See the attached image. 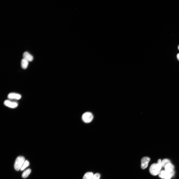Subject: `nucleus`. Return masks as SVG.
I'll return each instance as SVG.
<instances>
[{
	"instance_id": "nucleus-1",
	"label": "nucleus",
	"mask_w": 179,
	"mask_h": 179,
	"mask_svg": "<svg viewBox=\"0 0 179 179\" xmlns=\"http://www.w3.org/2000/svg\"><path fill=\"white\" fill-rule=\"evenodd\" d=\"M162 166L158 163H154L152 164L150 167L149 171L150 173L153 175L156 176L158 175Z\"/></svg>"
},
{
	"instance_id": "nucleus-2",
	"label": "nucleus",
	"mask_w": 179,
	"mask_h": 179,
	"mask_svg": "<svg viewBox=\"0 0 179 179\" xmlns=\"http://www.w3.org/2000/svg\"><path fill=\"white\" fill-rule=\"evenodd\" d=\"M25 158L22 156H19L16 159L14 164V168L17 171L20 169L25 161Z\"/></svg>"
},
{
	"instance_id": "nucleus-3",
	"label": "nucleus",
	"mask_w": 179,
	"mask_h": 179,
	"mask_svg": "<svg viewBox=\"0 0 179 179\" xmlns=\"http://www.w3.org/2000/svg\"><path fill=\"white\" fill-rule=\"evenodd\" d=\"M93 116L92 114L89 112H86L84 113L82 116L83 121L87 123L90 122L92 120Z\"/></svg>"
},
{
	"instance_id": "nucleus-4",
	"label": "nucleus",
	"mask_w": 179,
	"mask_h": 179,
	"mask_svg": "<svg viewBox=\"0 0 179 179\" xmlns=\"http://www.w3.org/2000/svg\"><path fill=\"white\" fill-rule=\"evenodd\" d=\"M150 160V158L147 157H145L142 158L141 167L142 169H144L147 167Z\"/></svg>"
},
{
	"instance_id": "nucleus-5",
	"label": "nucleus",
	"mask_w": 179,
	"mask_h": 179,
	"mask_svg": "<svg viewBox=\"0 0 179 179\" xmlns=\"http://www.w3.org/2000/svg\"><path fill=\"white\" fill-rule=\"evenodd\" d=\"M4 104L6 106L12 108H16L18 105V103L17 102L8 100H5L4 102Z\"/></svg>"
},
{
	"instance_id": "nucleus-6",
	"label": "nucleus",
	"mask_w": 179,
	"mask_h": 179,
	"mask_svg": "<svg viewBox=\"0 0 179 179\" xmlns=\"http://www.w3.org/2000/svg\"><path fill=\"white\" fill-rule=\"evenodd\" d=\"M8 98L10 99L19 100L21 98V95L18 94L14 93H10L7 96Z\"/></svg>"
},
{
	"instance_id": "nucleus-7",
	"label": "nucleus",
	"mask_w": 179,
	"mask_h": 179,
	"mask_svg": "<svg viewBox=\"0 0 179 179\" xmlns=\"http://www.w3.org/2000/svg\"><path fill=\"white\" fill-rule=\"evenodd\" d=\"M174 166L171 163H168L165 167V170L168 173H171L174 171Z\"/></svg>"
},
{
	"instance_id": "nucleus-8",
	"label": "nucleus",
	"mask_w": 179,
	"mask_h": 179,
	"mask_svg": "<svg viewBox=\"0 0 179 179\" xmlns=\"http://www.w3.org/2000/svg\"><path fill=\"white\" fill-rule=\"evenodd\" d=\"M23 58L26 59L28 61H32L33 59V56L27 52H25L23 54Z\"/></svg>"
},
{
	"instance_id": "nucleus-9",
	"label": "nucleus",
	"mask_w": 179,
	"mask_h": 179,
	"mask_svg": "<svg viewBox=\"0 0 179 179\" xmlns=\"http://www.w3.org/2000/svg\"><path fill=\"white\" fill-rule=\"evenodd\" d=\"M29 61L26 59L23 58L21 60V65L22 67L24 69H26L28 64Z\"/></svg>"
},
{
	"instance_id": "nucleus-10",
	"label": "nucleus",
	"mask_w": 179,
	"mask_h": 179,
	"mask_svg": "<svg viewBox=\"0 0 179 179\" xmlns=\"http://www.w3.org/2000/svg\"><path fill=\"white\" fill-rule=\"evenodd\" d=\"M93 175V173L88 172L84 175L83 179H92Z\"/></svg>"
},
{
	"instance_id": "nucleus-11",
	"label": "nucleus",
	"mask_w": 179,
	"mask_h": 179,
	"mask_svg": "<svg viewBox=\"0 0 179 179\" xmlns=\"http://www.w3.org/2000/svg\"><path fill=\"white\" fill-rule=\"evenodd\" d=\"M31 172V170L30 169H28L25 170L23 173L22 177L24 178L27 177L30 174Z\"/></svg>"
},
{
	"instance_id": "nucleus-12",
	"label": "nucleus",
	"mask_w": 179,
	"mask_h": 179,
	"mask_svg": "<svg viewBox=\"0 0 179 179\" xmlns=\"http://www.w3.org/2000/svg\"><path fill=\"white\" fill-rule=\"evenodd\" d=\"M167 173L168 172L165 170H162L158 174V176L161 178L164 179L166 176Z\"/></svg>"
},
{
	"instance_id": "nucleus-13",
	"label": "nucleus",
	"mask_w": 179,
	"mask_h": 179,
	"mask_svg": "<svg viewBox=\"0 0 179 179\" xmlns=\"http://www.w3.org/2000/svg\"><path fill=\"white\" fill-rule=\"evenodd\" d=\"M171 163L170 161L167 159H163L161 161V164L162 167H164L168 163Z\"/></svg>"
},
{
	"instance_id": "nucleus-14",
	"label": "nucleus",
	"mask_w": 179,
	"mask_h": 179,
	"mask_svg": "<svg viewBox=\"0 0 179 179\" xmlns=\"http://www.w3.org/2000/svg\"><path fill=\"white\" fill-rule=\"evenodd\" d=\"M30 163L29 161L27 160H25L20 169L21 171H22L25 168L28 167Z\"/></svg>"
},
{
	"instance_id": "nucleus-15",
	"label": "nucleus",
	"mask_w": 179,
	"mask_h": 179,
	"mask_svg": "<svg viewBox=\"0 0 179 179\" xmlns=\"http://www.w3.org/2000/svg\"><path fill=\"white\" fill-rule=\"evenodd\" d=\"M100 175L99 174L96 173L93 175L92 179H99Z\"/></svg>"
},
{
	"instance_id": "nucleus-16",
	"label": "nucleus",
	"mask_w": 179,
	"mask_h": 179,
	"mask_svg": "<svg viewBox=\"0 0 179 179\" xmlns=\"http://www.w3.org/2000/svg\"><path fill=\"white\" fill-rule=\"evenodd\" d=\"M161 161H162L160 159H159L158 160L157 163H158L159 165L162 166L161 164Z\"/></svg>"
},
{
	"instance_id": "nucleus-17",
	"label": "nucleus",
	"mask_w": 179,
	"mask_h": 179,
	"mask_svg": "<svg viewBox=\"0 0 179 179\" xmlns=\"http://www.w3.org/2000/svg\"><path fill=\"white\" fill-rule=\"evenodd\" d=\"M177 57L178 60L179 61V53L177 54Z\"/></svg>"
},
{
	"instance_id": "nucleus-18",
	"label": "nucleus",
	"mask_w": 179,
	"mask_h": 179,
	"mask_svg": "<svg viewBox=\"0 0 179 179\" xmlns=\"http://www.w3.org/2000/svg\"><path fill=\"white\" fill-rule=\"evenodd\" d=\"M178 49L179 50V45L178 46Z\"/></svg>"
}]
</instances>
